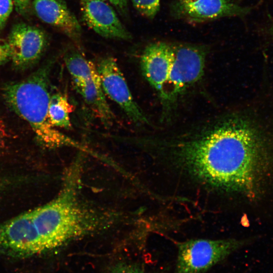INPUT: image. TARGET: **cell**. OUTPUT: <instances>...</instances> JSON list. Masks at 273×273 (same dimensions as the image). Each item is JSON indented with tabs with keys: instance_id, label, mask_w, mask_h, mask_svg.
<instances>
[{
	"instance_id": "18",
	"label": "cell",
	"mask_w": 273,
	"mask_h": 273,
	"mask_svg": "<svg viewBox=\"0 0 273 273\" xmlns=\"http://www.w3.org/2000/svg\"><path fill=\"white\" fill-rule=\"evenodd\" d=\"M16 10L20 14H25L29 8L30 0H13Z\"/></svg>"
},
{
	"instance_id": "11",
	"label": "cell",
	"mask_w": 273,
	"mask_h": 273,
	"mask_svg": "<svg viewBox=\"0 0 273 273\" xmlns=\"http://www.w3.org/2000/svg\"><path fill=\"white\" fill-rule=\"evenodd\" d=\"M37 16L43 22L59 29L68 37L77 40L81 26L74 14L62 0H33Z\"/></svg>"
},
{
	"instance_id": "3",
	"label": "cell",
	"mask_w": 273,
	"mask_h": 273,
	"mask_svg": "<svg viewBox=\"0 0 273 273\" xmlns=\"http://www.w3.org/2000/svg\"><path fill=\"white\" fill-rule=\"evenodd\" d=\"M50 64L43 65L28 77L6 85L4 99L9 107L31 127L37 139L48 148L71 146L77 142L56 129L50 122L49 106Z\"/></svg>"
},
{
	"instance_id": "1",
	"label": "cell",
	"mask_w": 273,
	"mask_h": 273,
	"mask_svg": "<svg viewBox=\"0 0 273 273\" xmlns=\"http://www.w3.org/2000/svg\"><path fill=\"white\" fill-rule=\"evenodd\" d=\"M255 118L232 113L205 125L173 145L192 175L211 187L251 193L273 156V138Z\"/></svg>"
},
{
	"instance_id": "17",
	"label": "cell",
	"mask_w": 273,
	"mask_h": 273,
	"mask_svg": "<svg viewBox=\"0 0 273 273\" xmlns=\"http://www.w3.org/2000/svg\"><path fill=\"white\" fill-rule=\"evenodd\" d=\"M11 54L7 41L0 38V66L10 60Z\"/></svg>"
},
{
	"instance_id": "7",
	"label": "cell",
	"mask_w": 273,
	"mask_h": 273,
	"mask_svg": "<svg viewBox=\"0 0 273 273\" xmlns=\"http://www.w3.org/2000/svg\"><path fill=\"white\" fill-rule=\"evenodd\" d=\"M252 8L243 7L230 0H175L172 15L191 23H198L227 17L244 16Z\"/></svg>"
},
{
	"instance_id": "10",
	"label": "cell",
	"mask_w": 273,
	"mask_h": 273,
	"mask_svg": "<svg viewBox=\"0 0 273 273\" xmlns=\"http://www.w3.org/2000/svg\"><path fill=\"white\" fill-rule=\"evenodd\" d=\"M172 57L171 45L162 41L148 45L141 56L143 74L159 95L168 79Z\"/></svg>"
},
{
	"instance_id": "20",
	"label": "cell",
	"mask_w": 273,
	"mask_h": 273,
	"mask_svg": "<svg viewBox=\"0 0 273 273\" xmlns=\"http://www.w3.org/2000/svg\"><path fill=\"white\" fill-rule=\"evenodd\" d=\"M117 273H144L142 271H139L138 270L129 269H124L122 271H120Z\"/></svg>"
},
{
	"instance_id": "9",
	"label": "cell",
	"mask_w": 273,
	"mask_h": 273,
	"mask_svg": "<svg viewBox=\"0 0 273 273\" xmlns=\"http://www.w3.org/2000/svg\"><path fill=\"white\" fill-rule=\"evenodd\" d=\"M82 16L87 25L102 36L128 40L125 28L112 7L102 0H80Z\"/></svg>"
},
{
	"instance_id": "12",
	"label": "cell",
	"mask_w": 273,
	"mask_h": 273,
	"mask_svg": "<svg viewBox=\"0 0 273 273\" xmlns=\"http://www.w3.org/2000/svg\"><path fill=\"white\" fill-rule=\"evenodd\" d=\"M85 102L105 124H109L114 116L105 98L100 77L74 82Z\"/></svg>"
},
{
	"instance_id": "2",
	"label": "cell",
	"mask_w": 273,
	"mask_h": 273,
	"mask_svg": "<svg viewBox=\"0 0 273 273\" xmlns=\"http://www.w3.org/2000/svg\"><path fill=\"white\" fill-rule=\"evenodd\" d=\"M88 218L77 195L64 189L51 201L0 223V253L29 256L85 233Z\"/></svg>"
},
{
	"instance_id": "19",
	"label": "cell",
	"mask_w": 273,
	"mask_h": 273,
	"mask_svg": "<svg viewBox=\"0 0 273 273\" xmlns=\"http://www.w3.org/2000/svg\"><path fill=\"white\" fill-rule=\"evenodd\" d=\"M120 12H126L127 9V0H108Z\"/></svg>"
},
{
	"instance_id": "21",
	"label": "cell",
	"mask_w": 273,
	"mask_h": 273,
	"mask_svg": "<svg viewBox=\"0 0 273 273\" xmlns=\"http://www.w3.org/2000/svg\"><path fill=\"white\" fill-rule=\"evenodd\" d=\"M266 32L268 34L273 37V23L270 24L266 28Z\"/></svg>"
},
{
	"instance_id": "14",
	"label": "cell",
	"mask_w": 273,
	"mask_h": 273,
	"mask_svg": "<svg viewBox=\"0 0 273 273\" xmlns=\"http://www.w3.org/2000/svg\"><path fill=\"white\" fill-rule=\"evenodd\" d=\"M71 111L72 106L65 95L59 93L51 96L49 116L54 127L70 129L72 127L70 118Z\"/></svg>"
},
{
	"instance_id": "16",
	"label": "cell",
	"mask_w": 273,
	"mask_h": 273,
	"mask_svg": "<svg viewBox=\"0 0 273 273\" xmlns=\"http://www.w3.org/2000/svg\"><path fill=\"white\" fill-rule=\"evenodd\" d=\"M13 6V0H0V30L5 26Z\"/></svg>"
},
{
	"instance_id": "15",
	"label": "cell",
	"mask_w": 273,
	"mask_h": 273,
	"mask_svg": "<svg viewBox=\"0 0 273 273\" xmlns=\"http://www.w3.org/2000/svg\"><path fill=\"white\" fill-rule=\"evenodd\" d=\"M160 0H132L133 6L143 16L153 19L160 9Z\"/></svg>"
},
{
	"instance_id": "13",
	"label": "cell",
	"mask_w": 273,
	"mask_h": 273,
	"mask_svg": "<svg viewBox=\"0 0 273 273\" xmlns=\"http://www.w3.org/2000/svg\"><path fill=\"white\" fill-rule=\"evenodd\" d=\"M64 61L73 82L100 77L97 66L76 51L66 54Z\"/></svg>"
},
{
	"instance_id": "8",
	"label": "cell",
	"mask_w": 273,
	"mask_h": 273,
	"mask_svg": "<svg viewBox=\"0 0 273 273\" xmlns=\"http://www.w3.org/2000/svg\"><path fill=\"white\" fill-rule=\"evenodd\" d=\"M13 66L27 69L40 58L47 44L45 33L39 28L25 23L14 26L7 41Z\"/></svg>"
},
{
	"instance_id": "22",
	"label": "cell",
	"mask_w": 273,
	"mask_h": 273,
	"mask_svg": "<svg viewBox=\"0 0 273 273\" xmlns=\"http://www.w3.org/2000/svg\"><path fill=\"white\" fill-rule=\"evenodd\" d=\"M2 181H1V180L0 179V190H1V188H2Z\"/></svg>"
},
{
	"instance_id": "6",
	"label": "cell",
	"mask_w": 273,
	"mask_h": 273,
	"mask_svg": "<svg viewBox=\"0 0 273 273\" xmlns=\"http://www.w3.org/2000/svg\"><path fill=\"white\" fill-rule=\"evenodd\" d=\"M97 68L104 93L118 104L134 123H148L144 113L134 101L116 60L111 57L104 58L99 62Z\"/></svg>"
},
{
	"instance_id": "5",
	"label": "cell",
	"mask_w": 273,
	"mask_h": 273,
	"mask_svg": "<svg viewBox=\"0 0 273 273\" xmlns=\"http://www.w3.org/2000/svg\"><path fill=\"white\" fill-rule=\"evenodd\" d=\"M246 243L235 239H192L177 244L176 273H204Z\"/></svg>"
},
{
	"instance_id": "4",
	"label": "cell",
	"mask_w": 273,
	"mask_h": 273,
	"mask_svg": "<svg viewBox=\"0 0 273 273\" xmlns=\"http://www.w3.org/2000/svg\"><path fill=\"white\" fill-rule=\"evenodd\" d=\"M172 62L168 79L159 94L166 107L174 103L188 88L200 80L204 73L206 50L191 44H171Z\"/></svg>"
}]
</instances>
